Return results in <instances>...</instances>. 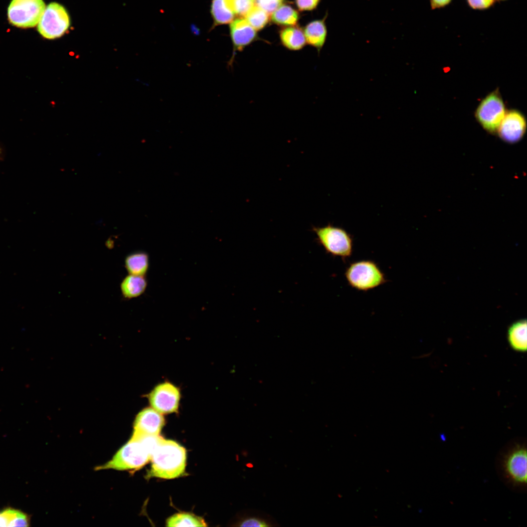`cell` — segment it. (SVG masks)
<instances>
[{
	"label": "cell",
	"instance_id": "cell-18",
	"mask_svg": "<svg viewBox=\"0 0 527 527\" xmlns=\"http://www.w3.org/2000/svg\"><path fill=\"white\" fill-rule=\"evenodd\" d=\"M124 263L129 274L144 276L149 268V256L145 252L136 251L128 254Z\"/></svg>",
	"mask_w": 527,
	"mask_h": 527
},
{
	"label": "cell",
	"instance_id": "cell-7",
	"mask_svg": "<svg viewBox=\"0 0 527 527\" xmlns=\"http://www.w3.org/2000/svg\"><path fill=\"white\" fill-rule=\"evenodd\" d=\"M69 25L70 18L64 7L52 2L45 7L38 24V31L45 39H55L62 36Z\"/></svg>",
	"mask_w": 527,
	"mask_h": 527
},
{
	"label": "cell",
	"instance_id": "cell-14",
	"mask_svg": "<svg viewBox=\"0 0 527 527\" xmlns=\"http://www.w3.org/2000/svg\"><path fill=\"white\" fill-rule=\"evenodd\" d=\"M324 20L325 18L311 22L306 25L304 32L306 42L319 52L323 47L327 36Z\"/></svg>",
	"mask_w": 527,
	"mask_h": 527
},
{
	"label": "cell",
	"instance_id": "cell-9",
	"mask_svg": "<svg viewBox=\"0 0 527 527\" xmlns=\"http://www.w3.org/2000/svg\"><path fill=\"white\" fill-rule=\"evenodd\" d=\"M180 399V389L168 382L158 385L148 395L151 407L162 414L177 412Z\"/></svg>",
	"mask_w": 527,
	"mask_h": 527
},
{
	"label": "cell",
	"instance_id": "cell-16",
	"mask_svg": "<svg viewBox=\"0 0 527 527\" xmlns=\"http://www.w3.org/2000/svg\"><path fill=\"white\" fill-rule=\"evenodd\" d=\"M280 37L283 46L291 51L300 50L306 43L304 33L297 27L284 28L281 31Z\"/></svg>",
	"mask_w": 527,
	"mask_h": 527
},
{
	"label": "cell",
	"instance_id": "cell-21",
	"mask_svg": "<svg viewBox=\"0 0 527 527\" xmlns=\"http://www.w3.org/2000/svg\"><path fill=\"white\" fill-rule=\"evenodd\" d=\"M27 516L13 509H6L0 512V527H27L29 525Z\"/></svg>",
	"mask_w": 527,
	"mask_h": 527
},
{
	"label": "cell",
	"instance_id": "cell-20",
	"mask_svg": "<svg viewBox=\"0 0 527 527\" xmlns=\"http://www.w3.org/2000/svg\"><path fill=\"white\" fill-rule=\"evenodd\" d=\"M298 19L297 11L287 5H280L271 14L272 20L281 25L292 26L297 23Z\"/></svg>",
	"mask_w": 527,
	"mask_h": 527
},
{
	"label": "cell",
	"instance_id": "cell-27",
	"mask_svg": "<svg viewBox=\"0 0 527 527\" xmlns=\"http://www.w3.org/2000/svg\"><path fill=\"white\" fill-rule=\"evenodd\" d=\"M320 1V0H296L298 8L302 11L314 9Z\"/></svg>",
	"mask_w": 527,
	"mask_h": 527
},
{
	"label": "cell",
	"instance_id": "cell-5",
	"mask_svg": "<svg viewBox=\"0 0 527 527\" xmlns=\"http://www.w3.org/2000/svg\"><path fill=\"white\" fill-rule=\"evenodd\" d=\"M317 242L325 251L345 262L352 256L354 241L351 234L344 228L331 223L322 227H313Z\"/></svg>",
	"mask_w": 527,
	"mask_h": 527
},
{
	"label": "cell",
	"instance_id": "cell-28",
	"mask_svg": "<svg viewBox=\"0 0 527 527\" xmlns=\"http://www.w3.org/2000/svg\"><path fill=\"white\" fill-rule=\"evenodd\" d=\"M452 0H430L431 8L432 10L442 8L448 5Z\"/></svg>",
	"mask_w": 527,
	"mask_h": 527
},
{
	"label": "cell",
	"instance_id": "cell-8",
	"mask_svg": "<svg viewBox=\"0 0 527 527\" xmlns=\"http://www.w3.org/2000/svg\"><path fill=\"white\" fill-rule=\"evenodd\" d=\"M506 114L502 98L498 90L487 95L480 102L475 113V117L487 131L493 133Z\"/></svg>",
	"mask_w": 527,
	"mask_h": 527
},
{
	"label": "cell",
	"instance_id": "cell-24",
	"mask_svg": "<svg viewBox=\"0 0 527 527\" xmlns=\"http://www.w3.org/2000/svg\"><path fill=\"white\" fill-rule=\"evenodd\" d=\"M230 7L234 14L245 17L255 5V0H228Z\"/></svg>",
	"mask_w": 527,
	"mask_h": 527
},
{
	"label": "cell",
	"instance_id": "cell-19",
	"mask_svg": "<svg viewBox=\"0 0 527 527\" xmlns=\"http://www.w3.org/2000/svg\"><path fill=\"white\" fill-rule=\"evenodd\" d=\"M211 13L217 25L231 22L234 17L228 0H212Z\"/></svg>",
	"mask_w": 527,
	"mask_h": 527
},
{
	"label": "cell",
	"instance_id": "cell-2",
	"mask_svg": "<svg viewBox=\"0 0 527 527\" xmlns=\"http://www.w3.org/2000/svg\"><path fill=\"white\" fill-rule=\"evenodd\" d=\"M498 467L504 480L512 486L524 488L527 484V448L523 442H513L500 454Z\"/></svg>",
	"mask_w": 527,
	"mask_h": 527
},
{
	"label": "cell",
	"instance_id": "cell-12",
	"mask_svg": "<svg viewBox=\"0 0 527 527\" xmlns=\"http://www.w3.org/2000/svg\"><path fill=\"white\" fill-rule=\"evenodd\" d=\"M164 425L162 414L152 407L141 410L134 423L133 434L139 435H159Z\"/></svg>",
	"mask_w": 527,
	"mask_h": 527
},
{
	"label": "cell",
	"instance_id": "cell-13",
	"mask_svg": "<svg viewBox=\"0 0 527 527\" xmlns=\"http://www.w3.org/2000/svg\"><path fill=\"white\" fill-rule=\"evenodd\" d=\"M235 525L240 527H278L277 522L271 515L256 510L249 509L238 517Z\"/></svg>",
	"mask_w": 527,
	"mask_h": 527
},
{
	"label": "cell",
	"instance_id": "cell-25",
	"mask_svg": "<svg viewBox=\"0 0 527 527\" xmlns=\"http://www.w3.org/2000/svg\"><path fill=\"white\" fill-rule=\"evenodd\" d=\"M283 0H255L256 5L268 14H272L280 5Z\"/></svg>",
	"mask_w": 527,
	"mask_h": 527
},
{
	"label": "cell",
	"instance_id": "cell-3",
	"mask_svg": "<svg viewBox=\"0 0 527 527\" xmlns=\"http://www.w3.org/2000/svg\"><path fill=\"white\" fill-rule=\"evenodd\" d=\"M344 275L347 284L359 291H368L388 281L378 264L372 260H362L350 263Z\"/></svg>",
	"mask_w": 527,
	"mask_h": 527
},
{
	"label": "cell",
	"instance_id": "cell-26",
	"mask_svg": "<svg viewBox=\"0 0 527 527\" xmlns=\"http://www.w3.org/2000/svg\"><path fill=\"white\" fill-rule=\"evenodd\" d=\"M468 6L474 10H483L492 7L495 0H466Z\"/></svg>",
	"mask_w": 527,
	"mask_h": 527
},
{
	"label": "cell",
	"instance_id": "cell-1",
	"mask_svg": "<svg viewBox=\"0 0 527 527\" xmlns=\"http://www.w3.org/2000/svg\"><path fill=\"white\" fill-rule=\"evenodd\" d=\"M151 466L147 476L171 479L182 475L185 471L186 453L177 442L160 439L151 456Z\"/></svg>",
	"mask_w": 527,
	"mask_h": 527
},
{
	"label": "cell",
	"instance_id": "cell-11",
	"mask_svg": "<svg viewBox=\"0 0 527 527\" xmlns=\"http://www.w3.org/2000/svg\"><path fill=\"white\" fill-rule=\"evenodd\" d=\"M230 30L233 47L232 56L227 62V66L230 68L233 66L236 52L243 51L254 41L256 30L243 18L233 20L230 24Z\"/></svg>",
	"mask_w": 527,
	"mask_h": 527
},
{
	"label": "cell",
	"instance_id": "cell-4",
	"mask_svg": "<svg viewBox=\"0 0 527 527\" xmlns=\"http://www.w3.org/2000/svg\"><path fill=\"white\" fill-rule=\"evenodd\" d=\"M152 453V449L143 439L132 436L110 461L98 467V469H137L150 460Z\"/></svg>",
	"mask_w": 527,
	"mask_h": 527
},
{
	"label": "cell",
	"instance_id": "cell-29",
	"mask_svg": "<svg viewBox=\"0 0 527 527\" xmlns=\"http://www.w3.org/2000/svg\"><path fill=\"white\" fill-rule=\"evenodd\" d=\"M1 149L0 148V157H1Z\"/></svg>",
	"mask_w": 527,
	"mask_h": 527
},
{
	"label": "cell",
	"instance_id": "cell-10",
	"mask_svg": "<svg viewBox=\"0 0 527 527\" xmlns=\"http://www.w3.org/2000/svg\"><path fill=\"white\" fill-rule=\"evenodd\" d=\"M527 128V122L524 115L516 110L506 113L497 132L504 141L515 143L524 136Z\"/></svg>",
	"mask_w": 527,
	"mask_h": 527
},
{
	"label": "cell",
	"instance_id": "cell-17",
	"mask_svg": "<svg viewBox=\"0 0 527 527\" xmlns=\"http://www.w3.org/2000/svg\"><path fill=\"white\" fill-rule=\"evenodd\" d=\"M507 340L511 347L518 351L527 350V321L520 320L513 324L507 331Z\"/></svg>",
	"mask_w": 527,
	"mask_h": 527
},
{
	"label": "cell",
	"instance_id": "cell-22",
	"mask_svg": "<svg viewBox=\"0 0 527 527\" xmlns=\"http://www.w3.org/2000/svg\"><path fill=\"white\" fill-rule=\"evenodd\" d=\"M168 527H205L204 520L188 513H176L169 517L166 522Z\"/></svg>",
	"mask_w": 527,
	"mask_h": 527
},
{
	"label": "cell",
	"instance_id": "cell-23",
	"mask_svg": "<svg viewBox=\"0 0 527 527\" xmlns=\"http://www.w3.org/2000/svg\"><path fill=\"white\" fill-rule=\"evenodd\" d=\"M244 19L256 30L264 27L269 20V14L259 7L254 5L246 14Z\"/></svg>",
	"mask_w": 527,
	"mask_h": 527
},
{
	"label": "cell",
	"instance_id": "cell-30",
	"mask_svg": "<svg viewBox=\"0 0 527 527\" xmlns=\"http://www.w3.org/2000/svg\"><path fill=\"white\" fill-rule=\"evenodd\" d=\"M495 0L503 1V0Z\"/></svg>",
	"mask_w": 527,
	"mask_h": 527
},
{
	"label": "cell",
	"instance_id": "cell-15",
	"mask_svg": "<svg viewBox=\"0 0 527 527\" xmlns=\"http://www.w3.org/2000/svg\"><path fill=\"white\" fill-rule=\"evenodd\" d=\"M147 286V282L144 276L129 274L122 281L121 290L123 297L130 299L142 294Z\"/></svg>",
	"mask_w": 527,
	"mask_h": 527
},
{
	"label": "cell",
	"instance_id": "cell-6",
	"mask_svg": "<svg viewBox=\"0 0 527 527\" xmlns=\"http://www.w3.org/2000/svg\"><path fill=\"white\" fill-rule=\"evenodd\" d=\"M43 0H12L8 7V19L20 28L36 26L45 9Z\"/></svg>",
	"mask_w": 527,
	"mask_h": 527
}]
</instances>
